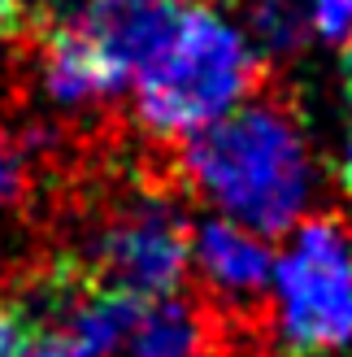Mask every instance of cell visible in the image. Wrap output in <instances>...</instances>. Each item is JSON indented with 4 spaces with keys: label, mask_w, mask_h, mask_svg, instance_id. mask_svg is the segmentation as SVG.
<instances>
[{
    "label": "cell",
    "mask_w": 352,
    "mask_h": 357,
    "mask_svg": "<svg viewBox=\"0 0 352 357\" xmlns=\"http://www.w3.org/2000/svg\"><path fill=\"white\" fill-rule=\"evenodd\" d=\"M274 327L287 357H335L352 349V227L305 218L274 257Z\"/></svg>",
    "instance_id": "obj_3"
},
{
    "label": "cell",
    "mask_w": 352,
    "mask_h": 357,
    "mask_svg": "<svg viewBox=\"0 0 352 357\" xmlns=\"http://www.w3.org/2000/svg\"><path fill=\"white\" fill-rule=\"evenodd\" d=\"M183 13L174 0H87L79 31L122 83H135L170 48Z\"/></svg>",
    "instance_id": "obj_5"
},
{
    "label": "cell",
    "mask_w": 352,
    "mask_h": 357,
    "mask_svg": "<svg viewBox=\"0 0 352 357\" xmlns=\"http://www.w3.org/2000/svg\"><path fill=\"white\" fill-rule=\"evenodd\" d=\"M348 48H344V83H348V92H352V35L344 40Z\"/></svg>",
    "instance_id": "obj_15"
},
{
    "label": "cell",
    "mask_w": 352,
    "mask_h": 357,
    "mask_svg": "<svg viewBox=\"0 0 352 357\" xmlns=\"http://www.w3.org/2000/svg\"><path fill=\"white\" fill-rule=\"evenodd\" d=\"M218 323L222 314L209 301H183L179 292L157 296L139 305L118 353L122 357H209L218 344Z\"/></svg>",
    "instance_id": "obj_6"
},
{
    "label": "cell",
    "mask_w": 352,
    "mask_h": 357,
    "mask_svg": "<svg viewBox=\"0 0 352 357\" xmlns=\"http://www.w3.org/2000/svg\"><path fill=\"white\" fill-rule=\"evenodd\" d=\"M191 261L205 283L209 305H231L243 318H270V283H274V253L266 236L239 227L231 218H205L191 236Z\"/></svg>",
    "instance_id": "obj_4"
},
{
    "label": "cell",
    "mask_w": 352,
    "mask_h": 357,
    "mask_svg": "<svg viewBox=\"0 0 352 357\" xmlns=\"http://www.w3.org/2000/svg\"><path fill=\"white\" fill-rule=\"evenodd\" d=\"M35 335L40 327L26 318V310L17 301H0V357H22Z\"/></svg>",
    "instance_id": "obj_9"
},
{
    "label": "cell",
    "mask_w": 352,
    "mask_h": 357,
    "mask_svg": "<svg viewBox=\"0 0 352 357\" xmlns=\"http://www.w3.org/2000/svg\"><path fill=\"white\" fill-rule=\"evenodd\" d=\"M248 26L257 35V52L266 61L270 57H296L309 44V31H313L309 0H253Z\"/></svg>",
    "instance_id": "obj_7"
},
{
    "label": "cell",
    "mask_w": 352,
    "mask_h": 357,
    "mask_svg": "<svg viewBox=\"0 0 352 357\" xmlns=\"http://www.w3.org/2000/svg\"><path fill=\"white\" fill-rule=\"evenodd\" d=\"M174 178L218 205L222 218L283 236L301 222L313 192V157L291 87L270 75L257 92L205 131L174 139Z\"/></svg>",
    "instance_id": "obj_1"
},
{
    "label": "cell",
    "mask_w": 352,
    "mask_h": 357,
    "mask_svg": "<svg viewBox=\"0 0 352 357\" xmlns=\"http://www.w3.org/2000/svg\"><path fill=\"white\" fill-rule=\"evenodd\" d=\"M274 66L209 9L183 13L170 48L135 79V118L152 139H187L243 105Z\"/></svg>",
    "instance_id": "obj_2"
},
{
    "label": "cell",
    "mask_w": 352,
    "mask_h": 357,
    "mask_svg": "<svg viewBox=\"0 0 352 357\" xmlns=\"http://www.w3.org/2000/svg\"><path fill=\"white\" fill-rule=\"evenodd\" d=\"M313 31L330 44H344L352 35V0H309Z\"/></svg>",
    "instance_id": "obj_11"
},
{
    "label": "cell",
    "mask_w": 352,
    "mask_h": 357,
    "mask_svg": "<svg viewBox=\"0 0 352 357\" xmlns=\"http://www.w3.org/2000/svg\"><path fill=\"white\" fill-rule=\"evenodd\" d=\"M339 178H344V192L352 196V135H348V149H344V162H339Z\"/></svg>",
    "instance_id": "obj_14"
},
{
    "label": "cell",
    "mask_w": 352,
    "mask_h": 357,
    "mask_svg": "<svg viewBox=\"0 0 352 357\" xmlns=\"http://www.w3.org/2000/svg\"><path fill=\"white\" fill-rule=\"evenodd\" d=\"M26 9L35 17V26H65V22H79L87 0H26Z\"/></svg>",
    "instance_id": "obj_12"
},
{
    "label": "cell",
    "mask_w": 352,
    "mask_h": 357,
    "mask_svg": "<svg viewBox=\"0 0 352 357\" xmlns=\"http://www.w3.org/2000/svg\"><path fill=\"white\" fill-rule=\"evenodd\" d=\"M35 144L26 122H17L13 114H0V205L22 201L35 183Z\"/></svg>",
    "instance_id": "obj_8"
},
{
    "label": "cell",
    "mask_w": 352,
    "mask_h": 357,
    "mask_svg": "<svg viewBox=\"0 0 352 357\" xmlns=\"http://www.w3.org/2000/svg\"><path fill=\"white\" fill-rule=\"evenodd\" d=\"M35 35H40V26H35L26 0H0V48L13 57V52L26 48Z\"/></svg>",
    "instance_id": "obj_10"
},
{
    "label": "cell",
    "mask_w": 352,
    "mask_h": 357,
    "mask_svg": "<svg viewBox=\"0 0 352 357\" xmlns=\"http://www.w3.org/2000/svg\"><path fill=\"white\" fill-rule=\"evenodd\" d=\"M22 357H92V353H87L74 335H65V331H40Z\"/></svg>",
    "instance_id": "obj_13"
},
{
    "label": "cell",
    "mask_w": 352,
    "mask_h": 357,
    "mask_svg": "<svg viewBox=\"0 0 352 357\" xmlns=\"http://www.w3.org/2000/svg\"><path fill=\"white\" fill-rule=\"evenodd\" d=\"M174 5H179V0H174ZM183 5H187V0H183Z\"/></svg>",
    "instance_id": "obj_16"
}]
</instances>
